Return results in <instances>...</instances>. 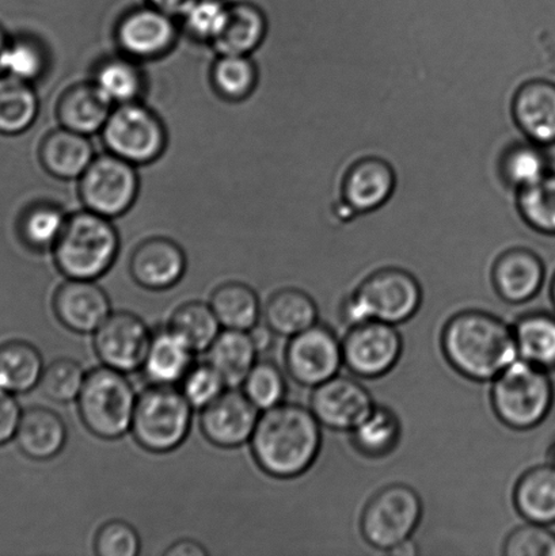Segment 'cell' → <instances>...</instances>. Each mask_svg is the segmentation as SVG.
<instances>
[{
    "instance_id": "cell-1",
    "label": "cell",
    "mask_w": 555,
    "mask_h": 556,
    "mask_svg": "<svg viewBox=\"0 0 555 556\" xmlns=\"http://www.w3.org/2000/svg\"><path fill=\"white\" fill-rule=\"evenodd\" d=\"M320 441V422L312 410L281 403L261 414L250 448L261 470L288 479L302 476L313 466Z\"/></svg>"
},
{
    "instance_id": "cell-2",
    "label": "cell",
    "mask_w": 555,
    "mask_h": 556,
    "mask_svg": "<svg viewBox=\"0 0 555 556\" xmlns=\"http://www.w3.org/2000/svg\"><path fill=\"white\" fill-rule=\"evenodd\" d=\"M443 349L458 372L480 381L496 379L519 357L514 330L480 311H467L449 321Z\"/></svg>"
},
{
    "instance_id": "cell-3",
    "label": "cell",
    "mask_w": 555,
    "mask_h": 556,
    "mask_svg": "<svg viewBox=\"0 0 555 556\" xmlns=\"http://www.w3.org/2000/svg\"><path fill=\"white\" fill-rule=\"evenodd\" d=\"M52 252L60 274L76 280H98L116 263L118 232L105 216L89 210L75 212L68 215Z\"/></svg>"
},
{
    "instance_id": "cell-4",
    "label": "cell",
    "mask_w": 555,
    "mask_h": 556,
    "mask_svg": "<svg viewBox=\"0 0 555 556\" xmlns=\"http://www.w3.org/2000/svg\"><path fill=\"white\" fill-rule=\"evenodd\" d=\"M136 401L127 374L102 365L87 372L76 403L86 429L98 439L113 441L130 432Z\"/></svg>"
},
{
    "instance_id": "cell-5",
    "label": "cell",
    "mask_w": 555,
    "mask_h": 556,
    "mask_svg": "<svg viewBox=\"0 0 555 556\" xmlns=\"http://www.w3.org/2000/svg\"><path fill=\"white\" fill-rule=\"evenodd\" d=\"M192 412L181 390L151 384L136 401L130 433L141 448L152 454H168L187 440Z\"/></svg>"
},
{
    "instance_id": "cell-6",
    "label": "cell",
    "mask_w": 555,
    "mask_h": 556,
    "mask_svg": "<svg viewBox=\"0 0 555 556\" xmlns=\"http://www.w3.org/2000/svg\"><path fill=\"white\" fill-rule=\"evenodd\" d=\"M554 391L546 370L516 359L494 379V410L505 425L514 429H531L551 412Z\"/></svg>"
},
{
    "instance_id": "cell-7",
    "label": "cell",
    "mask_w": 555,
    "mask_h": 556,
    "mask_svg": "<svg viewBox=\"0 0 555 556\" xmlns=\"http://www.w3.org/2000/svg\"><path fill=\"white\" fill-rule=\"evenodd\" d=\"M421 303V288L405 270L383 269L367 278L345 304V319L356 326L379 320L399 325L411 319Z\"/></svg>"
},
{
    "instance_id": "cell-8",
    "label": "cell",
    "mask_w": 555,
    "mask_h": 556,
    "mask_svg": "<svg viewBox=\"0 0 555 556\" xmlns=\"http://www.w3.org/2000/svg\"><path fill=\"white\" fill-rule=\"evenodd\" d=\"M101 136L108 152L136 167L160 160L168 141L165 123L140 101L114 106Z\"/></svg>"
},
{
    "instance_id": "cell-9",
    "label": "cell",
    "mask_w": 555,
    "mask_h": 556,
    "mask_svg": "<svg viewBox=\"0 0 555 556\" xmlns=\"http://www.w3.org/2000/svg\"><path fill=\"white\" fill-rule=\"evenodd\" d=\"M78 181L85 210L111 220L127 214L138 200L140 179L136 166L111 152L96 155Z\"/></svg>"
},
{
    "instance_id": "cell-10",
    "label": "cell",
    "mask_w": 555,
    "mask_h": 556,
    "mask_svg": "<svg viewBox=\"0 0 555 556\" xmlns=\"http://www.w3.org/2000/svg\"><path fill=\"white\" fill-rule=\"evenodd\" d=\"M421 514V500L415 490L395 484L369 501L363 515V535L375 548L390 552L411 539Z\"/></svg>"
},
{
    "instance_id": "cell-11",
    "label": "cell",
    "mask_w": 555,
    "mask_h": 556,
    "mask_svg": "<svg viewBox=\"0 0 555 556\" xmlns=\"http://www.w3.org/2000/svg\"><path fill=\"white\" fill-rule=\"evenodd\" d=\"M176 20L147 3L128 10L114 29L119 53L140 63L166 56L178 40Z\"/></svg>"
},
{
    "instance_id": "cell-12",
    "label": "cell",
    "mask_w": 555,
    "mask_h": 556,
    "mask_svg": "<svg viewBox=\"0 0 555 556\" xmlns=\"http://www.w3.org/2000/svg\"><path fill=\"white\" fill-rule=\"evenodd\" d=\"M152 331L140 316L117 311L94 332V349L102 365L133 374L141 369L149 352Z\"/></svg>"
},
{
    "instance_id": "cell-13",
    "label": "cell",
    "mask_w": 555,
    "mask_h": 556,
    "mask_svg": "<svg viewBox=\"0 0 555 556\" xmlns=\"http://www.w3.org/2000/svg\"><path fill=\"white\" fill-rule=\"evenodd\" d=\"M344 362L342 345L333 332L314 325L291 337L286 352L288 374L299 384L317 387L337 376Z\"/></svg>"
},
{
    "instance_id": "cell-14",
    "label": "cell",
    "mask_w": 555,
    "mask_h": 556,
    "mask_svg": "<svg viewBox=\"0 0 555 556\" xmlns=\"http://www.w3.org/2000/svg\"><path fill=\"white\" fill-rule=\"evenodd\" d=\"M402 340L394 325L369 320L353 326L342 343L348 367L363 378H379L394 368L401 356Z\"/></svg>"
},
{
    "instance_id": "cell-15",
    "label": "cell",
    "mask_w": 555,
    "mask_h": 556,
    "mask_svg": "<svg viewBox=\"0 0 555 556\" xmlns=\"http://www.w3.org/2000/svg\"><path fill=\"white\" fill-rule=\"evenodd\" d=\"M258 412L243 391L226 390L201 410L200 429L211 444L225 450L238 448L250 443Z\"/></svg>"
},
{
    "instance_id": "cell-16",
    "label": "cell",
    "mask_w": 555,
    "mask_h": 556,
    "mask_svg": "<svg viewBox=\"0 0 555 556\" xmlns=\"http://www.w3.org/2000/svg\"><path fill=\"white\" fill-rule=\"evenodd\" d=\"M371 394L357 381L335 376L315 387L312 412L320 425L336 430H355L374 412Z\"/></svg>"
},
{
    "instance_id": "cell-17",
    "label": "cell",
    "mask_w": 555,
    "mask_h": 556,
    "mask_svg": "<svg viewBox=\"0 0 555 556\" xmlns=\"http://www.w3.org/2000/svg\"><path fill=\"white\" fill-rule=\"evenodd\" d=\"M53 313L65 329L90 334L112 314V304L96 280L68 278L54 292Z\"/></svg>"
},
{
    "instance_id": "cell-18",
    "label": "cell",
    "mask_w": 555,
    "mask_h": 556,
    "mask_svg": "<svg viewBox=\"0 0 555 556\" xmlns=\"http://www.w3.org/2000/svg\"><path fill=\"white\" fill-rule=\"evenodd\" d=\"M187 266V254L176 241L152 237L134 250L129 260V274L141 288L166 291L182 280Z\"/></svg>"
},
{
    "instance_id": "cell-19",
    "label": "cell",
    "mask_w": 555,
    "mask_h": 556,
    "mask_svg": "<svg viewBox=\"0 0 555 556\" xmlns=\"http://www.w3.org/2000/svg\"><path fill=\"white\" fill-rule=\"evenodd\" d=\"M394 188L395 173L389 162L367 156L348 168L341 190L348 208L368 214L388 203Z\"/></svg>"
},
{
    "instance_id": "cell-20",
    "label": "cell",
    "mask_w": 555,
    "mask_h": 556,
    "mask_svg": "<svg viewBox=\"0 0 555 556\" xmlns=\"http://www.w3.org/2000/svg\"><path fill=\"white\" fill-rule=\"evenodd\" d=\"M515 123L532 143H555V85L548 80L527 81L513 102Z\"/></svg>"
},
{
    "instance_id": "cell-21",
    "label": "cell",
    "mask_w": 555,
    "mask_h": 556,
    "mask_svg": "<svg viewBox=\"0 0 555 556\" xmlns=\"http://www.w3.org/2000/svg\"><path fill=\"white\" fill-rule=\"evenodd\" d=\"M94 157L89 136L63 127L43 136L38 147V160L43 170L65 181L79 179Z\"/></svg>"
},
{
    "instance_id": "cell-22",
    "label": "cell",
    "mask_w": 555,
    "mask_h": 556,
    "mask_svg": "<svg viewBox=\"0 0 555 556\" xmlns=\"http://www.w3.org/2000/svg\"><path fill=\"white\" fill-rule=\"evenodd\" d=\"M15 438L27 457L46 462L62 454L67 444L68 429L56 412L36 406L22 413Z\"/></svg>"
},
{
    "instance_id": "cell-23",
    "label": "cell",
    "mask_w": 555,
    "mask_h": 556,
    "mask_svg": "<svg viewBox=\"0 0 555 556\" xmlns=\"http://www.w3.org/2000/svg\"><path fill=\"white\" fill-rule=\"evenodd\" d=\"M545 280V266L535 253L513 249L500 255L493 281L500 296L510 303H525L535 296Z\"/></svg>"
},
{
    "instance_id": "cell-24",
    "label": "cell",
    "mask_w": 555,
    "mask_h": 556,
    "mask_svg": "<svg viewBox=\"0 0 555 556\" xmlns=\"http://www.w3.org/2000/svg\"><path fill=\"white\" fill-rule=\"evenodd\" d=\"M113 105L101 94L92 81H81L68 87L56 103L60 127L86 136L101 134Z\"/></svg>"
},
{
    "instance_id": "cell-25",
    "label": "cell",
    "mask_w": 555,
    "mask_h": 556,
    "mask_svg": "<svg viewBox=\"0 0 555 556\" xmlns=\"http://www.w3.org/2000/svg\"><path fill=\"white\" fill-rule=\"evenodd\" d=\"M194 352L171 327L152 331L143 374L151 384L176 386L192 368Z\"/></svg>"
},
{
    "instance_id": "cell-26",
    "label": "cell",
    "mask_w": 555,
    "mask_h": 556,
    "mask_svg": "<svg viewBox=\"0 0 555 556\" xmlns=\"http://www.w3.org/2000/svg\"><path fill=\"white\" fill-rule=\"evenodd\" d=\"M268 33L264 10L249 0L230 2L228 18L220 36L212 43L217 54L252 56Z\"/></svg>"
},
{
    "instance_id": "cell-27",
    "label": "cell",
    "mask_w": 555,
    "mask_h": 556,
    "mask_svg": "<svg viewBox=\"0 0 555 556\" xmlns=\"http://www.w3.org/2000/svg\"><path fill=\"white\" fill-rule=\"evenodd\" d=\"M91 81L113 106L140 101L147 86L140 62L123 53L100 60Z\"/></svg>"
},
{
    "instance_id": "cell-28",
    "label": "cell",
    "mask_w": 555,
    "mask_h": 556,
    "mask_svg": "<svg viewBox=\"0 0 555 556\" xmlns=\"http://www.w3.org/2000/svg\"><path fill=\"white\" fill-rule=\"evenodd\" d=\"M206 353V362L222 375L228 389H237L243 384L250 370L257 363L258 354L249 331L230 329L220 331Z\"/></svg>"
},
{
    "instance_id": "cell-29",
    "label": "cell",
    "mask_w": 555,
    "mask_h": 556,
    "mask_svg": "<svg viewBox=\"0 0 555 556\" xmlns=\"http://www.w3.org/2000/svg\"><path fill=\"white\" fill-rule=\"evenodd\" d=\"M314 300L299 289L287 288L272 294L264 308L265 324L276 336L293 337L317 325Z\"/></svg>"
},
{
    "instance_id": "cell-30",
    "label": "cell",
    "mask_w": 555,
    "mask_h": 556,
    "mask_svg": "<svg viewBox=\"0 0 555 556\" xmlns=\"http://www.w3.org/2000/svg\"><path fill=\"white\" fill-rule=\"evenodd\" d=\"M43 359L36 346L25 341L0 345V389L11 394H26L40 384Z\"/></svg>"
},
{
    "instance_id": "cell-31",
    "label": "cell",
    "mask_w": 555,
    "mask_h": 556,
    "mask_svg": "<svg viewBox=\"0 0 555 556\" xmlns=\"http://www.w3.org/2000/svg\"><path fill=\"white\" fill-rule=\"evenodd\" d=\"M515 504L520 515L537 525L555 522V466L532 468L515 490Z\"/></svg>"
},
{
    "instance_id": "cell-32",
    "label": "cell",
    "mask_w": 555,
    "mask_h": 556,
    "mask_svg": "<svg viewBox=\"0 0 555 556\" xmlns=\"http://www.w3.org/2000/svg\"><path fill=\"white\" fill-rule=\"evenodd\" d=\"M210 305L225 329L249 331L258 324L260 298L248 283H222L212 293Z\"/></svg>"
},
{
    "instance_id": "cell-33",
    "label": "cell",
    "mask_w": 555,
    "mask_h": 556,
    "mask_svg": "<svg viewBox=\"0 0 555 556\" xmlns=\"http://www.w3.org/2000/svg\"><path fill=\"white\" fill-rule=\"evenodd\" d=\"M40 102L33 85L0 75V134L15 136L35 124Z\"/></svg>"
},
{
    "instance_id": "cell-34",
    "label": "cell",
    "mask_w": 555,
    "mask_h": 556,
    "mask_svg": "<svg viewBox=\"0 0 555 556\" xmlns=\"http://www.w3.org/2000/svg\"><path fill=\"white\" fill-rule=\"evenodd\" d=\"M211 85L223 101H247L258 85L257 65L250 56L217 54L211 67Z\"/></svg>"
},
{
    "instance_id": "cell-35",
    "label": "cell",
    "mask_w": 555,
    "mask_h": 556,
    "mask_svg": "<svg viewBox=\"0 0 555 556\" xmlns=\"http://www.w3.org/2000/svg\"><path fill=\"white\" fill-rule=\"evenodd\" d=\"M519 356L542 369L555 368V318L548 314L527 315L515 327Z\"/></svg>"
},
{
    "instance_id": "cell-36",
    "label": "cell",
    "mask_w": 555,
    "mask_h": 556,
    "mask_svg": "<svg viewBox=\"0 0 555 556\" xmlns=\"http://www.w3.org/2000/svg\"><path fill=\"white\" fill-rule=\"evenodd\" d=\"M168 327L181 337L194 353L206 352L220 334V321L210 304L189 302L174 311Z\"/></svg>"
},
{
    "instance_id": "cell-37",
    "label": "cell",
    "mask_w": 555,
    "mask_h": 556,
    "mask_svg": "<svg viewBox=\"0 0 555 556\" xmlns=\"http://www.w3.org/2000/svg\"><path fill=\"white\" fill-rule=\"evenodd\" d=\"M68 215L59 205L40 201L29 206L20 219V236L27 248L52 250L64 230Z\"/></svg>"
},
{
    "instance_id": "cell-38",
    "label": "cell",
    "mask_w": 555,
    "mask_h": 556,
    "mask_svg": "<svg viewBox=\"0 0 555 556\" xmlns=\"http://www.w3.org/2000/svg\"><path fill=\"white\" fill-rule=\"evenodd\" d=\"M547 173V156L542 146L532 141L509 146L500 160V174L505 184L519 190L540 181Z\"/></svg>"
},
{
    "instance_id": "cell-39",
    "label": "cell",
    "mask_w": 555,
    "mask_h": 556,
    "mask_svg": "<svg viewBox=\"0 0 555 556\" xmlns=\"http://www.w3.org/2000/svg\"><path fill=\"white\" fill-rule=\"evenodd\" d=\"M49 54L46 47L35 37L10 38L3 54L2 74L26 84H35L46 75Z\"/></svg>"
},
{
    "instance_id": "cell-40",
    "label": "cell",
    "mask_w": 555,
    "mask_h": 556,
    "mask_svg": "<svg viewBox=\"0 0 555 556\" xmlns=\"http://www.w3.org/2000/svg\"><path fill=\"white\" fill-rule=\"evenodd\" d=\"M401 425L389 408H374L366 421L353 430V441L363 454L382 456L389 454L399 443Z\"/></svg>"
},
{
    "instance_id": "cell-41",
    "label": "cell",
    "mask_w": 555,
    "mask_h": 556,
    "mask_svg": "<svg viewBox=\"0 0 555 556\" xmlns=\"http://www.w3.org/2000/svg\"><path fill=\"white\" fill-rule=\"evenodd\" d=\"M521 217L537 231L555 233V174H546L540 181L519 192Z\"/></svg>"
},
{
    "instance_id": "cell-42",
    "label": "cell",
    "mask_w": 555,
    "mask_h": 556,
    "mask_svg": "<svg viewBox=\"0 0 555 556\" xmlns=\"http://www.w3.org/2000/svg\"><path fill=\"white\" fill-rule=\"evenodd\" d=\"M228 11V0H194L179 16V26L193 40L212 46L226 25Z\"/></svg>"
},
{
    "instance_id": "cell-43",
    "label": "cell",
    "mask_w": 555,
    "mask_h": 556,
    "mask_svg": "<svg viewBox=\"0 0 555 556\" xmlns=\"http://www.w3.org/2000/svg\"><path fill=\"white\" fill-rule=\"evenodd\" d=\"M243 394L260 412L281 405L287 395L285 374L272 362H257L243 381Z\"/></svg>"
},
{
    "instance_id": "cell-44",
    "label": "cell",
    "mask_w": 555,
    "mask_h": 556,
    "mask_svg": "<svg viewBox=\"0 0 555 556\" xmlns=\"http://www.w3.org/2000/svg\"><path fill=\"white\" fill-rule=\"evenodd\" d=\"M87 372L75 359L59 358L43 369L40 389L43 396L56 403L76 402L84 389Z\"/></svg>"
},
{
    "instance_id": "cell-45",
    "label": "cell",
    "mask_w": 555,
    "mask_h": 556,
    "mask_svg": "<svg viewBox=\"0 0 555 556\" xmlns=\"http://www.w3.org/2000/svg\"><path fill=\"white\" fill-rule=\"evenodd\" d=\"M179 384L190 406L199 410H203L227 390L225 379L209 362L193 364Z\"/></svg>"
},
{
    "instance_id": "cell-46",
    "label": "cell",
    "mask_w": 555,
    "mask_h": 556,
    "mask_svg": "<svg viewBox=\"0 0 555 556\" xmlns=\"http://www.w3.org/2000/svg\"><path fill=\"white\" fill-rule=\"evenodd\" d=\"M94 549L98 556H136L141 549L140 535L127 521H108L97 532Z\"/></svg>"
},
{
    "instance_id": "cell-47",
    "label": "cell",
    "mask_w": 555,
    "mask_h": 556,
    "mask_svg": "<svg viewBox=\"0 0 555 556\" xmlns=\"http://www.w3.org/2000/svg\"><path fill=\"white\" fill-rule=\"evenodd\" d=\"M508 556H555V533L546 526L530 522L520 527L505 543Z\"/></svg>"
},
{
    "instance_id": "cell-48",
    "label": "cell",
    "mask_w": 555,
    "mask_h": 556,
    "mask_svg": "<svg viewBox=\"0 0 555 556\" xmlns=\"http://www.w3.org/2000/svg\"><path fill=\"white\" fill-rule=\"evenodd\" d=\"M21 417L22 412L14 394L0 389V445L15 438Z\"/></svg>"
},
{
    "instance_id": "cell-49",
    "label": "cell",
    "mask_w": 555,
    "mask_h": 556,
    "mask_svg": "<svg viewBox=\"0 0 555 556\" xmlns=\"http://www.w3.org/2000/svg\"><path fill=\"white\" fill-rule=\"evenodd\" d=\"M249 334L252 337V341L258 353L269 351L272 345H274L276 332L266 324L255 325L253 329L249 330Z\"/></svg>"
},
{
    "instance_id": "cell-50",
    "label": "cell",
    "mask_w": 555,
    "mask_h": 556,
    "mask_svg": "<svg viewBox=\"0 0 555 556\" xmlns=\"http://www.w3.org/2000/svg\"><path fill=\"white\" fill-rule=\"evenodd\" d=\"M163 554L166 556H203L209 555V552L198 542L181 539V541L173 543Z\"/></svg>"
},
{
    "instance_id": "cell-51",
    "label": "cell",
    "mask_w": 555,
    "mask_h": 556,
    "mask_svg": "<svg viewBox=\"0 0 555 556\" xmlns=\"http://www.w3.org/2000/svg\"><path fill=\"white\" fill-rule=\"evenodd\" d=\"M194 0H146L147 4L152 5L157 10L163 11L168 15L174 16V18H179L185 13V10L192 4Z\"/></svg>"
},
{
    "instance_id": "cell-52",
    "label": "cell",
    "mask_w": 555,
    "mask_h": 556,
    "mask_svg": "<svg viewBox=\"0 0 555 556\" xmlns=\"http://www.w3.org/2000/svg\"><path fill=\"white\" fill-rule=\"evenodd\" d=\"M390 554L400 555V556H413L418 553L417 546L415 543L407 539L406 542L401 543L400 546L390 549Z\"/></svg>"
},
{
    "instance_id": "cell-53",
    "label": "cell",
    "mask_w": 555,
    "mask_h": 556,
    "mask_svg": "<svg viewBox=\"0 0 555 556\" xmlns=\"http://www.w3.org/2000/svg\"><path fill=\"white\" fill-rule=\"evenodd\" d=\"M10 42V38L8 35H5V31L2 29V26H0V75L2 74V60L3 54L5 52V48H8Z\"/></svg>"
},
{
    "instance_id": "cell-54",
    "label": "cell",
    "mask_w": 555,
    "mask_h": 556,
    "mask_svg": "<svg viewBox=\"0 0 555 556\" xmlns=\"http://www.w3.org/2000/svg\"><path fill=\"white\" fill-rule=\"evenodd\" d=\"M552 298H553V302H554V305H555V278H554L553 287H552Z\"/></svg>"
},
{
    "instance_id": "cell-55",
    "label": "cell",
    "mask_w": 555,
    "mask_h": 556,
    "mask_svg": "<svg viewBox=\"0 0 555 556\" xmlns=\"http://www.w3.org/2000/svg\"><path fill=\"white\" fill-rule=\"evenodd\" d=\"M554 466H555V448H554Z\"/></svg>"
}]
</instances>
